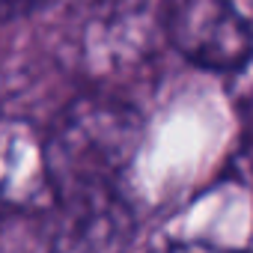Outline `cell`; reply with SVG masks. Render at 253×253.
Returning a JSON list of instances; mask_svg holds the SVG:
<instances>
[{
	"label": "cell",
	"instance_id": "6da1fadb",
	"mask_svg": "<svg viewBox=\"0 0 253 253\" xmlns=\"http://www.w3.org/2000/svg\"><path fill=\"white\" fill-rule=\"evenodd\" d=\"M173 42L191 63L217 72H235L253 54V30L229 0H185L173 15Z\"/></svg>",
	"mask_w": 253,
	"mask_h": 253
}]
</instances>
